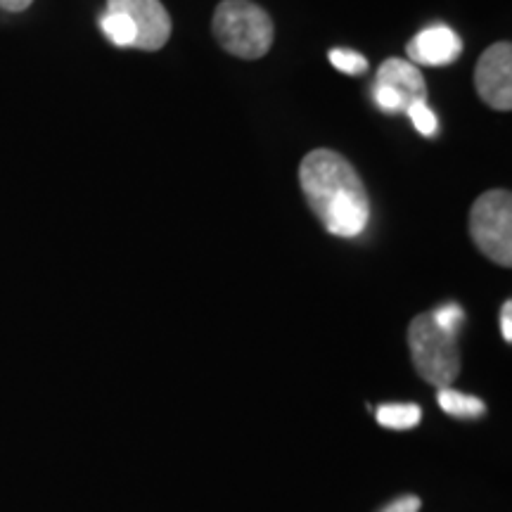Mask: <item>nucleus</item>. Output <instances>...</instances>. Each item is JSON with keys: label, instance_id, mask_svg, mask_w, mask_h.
<instances>
[{"label": "nucleus", "instance_id": "obj_18", "mask_svg": "<svg viewBox=\"0 0 512 512\" xmlns=\"http://www.w3.org/2000/svg\"><path fill=\"white\" fill-rule=\"evenodd\" d=\"M34 0H0V10L5 12H24Z\"/></svg>", "mask_w": 512, "mask_h": 512}, {"label": "nucleus", "instance_id": "obj_1", "mask_svg": "<svg viewBox=\"0 0 512 512\" xmlns=\"http://www.w3.org/2000/svg\"><path fill=\"white\" fill-rule=\"evenodd\" d=\"M299 183L313 214L337 238H356L368 226L370 200L366 185L349 159L339 152H309L299 166Z\"/></svg>", "mask_w": 512, "mask_h": 512}, {"label": "nucleus", "instance_id": "obj_10", "mask_svg": "<svg viewBox=\"0 0 512 512\" xmlns=\"http://www.w3.org/2000/svg\"><path fill=\"white\" fill-rule=\"evenodd\" d=\"M420 420L422 411L415 403H389L377 408V422L387 430H413Z\"/></svg>", "mask_w": 512, "mask_h": 512}, {"label": "nucleus", "instance_id": "obj_3", "mask_svg": "<svg viewBox=\"0 0 512 512\" xmlns=\"http://www.w3.org/2000/svg\"><path fill=\"white\" fill-rule=\"evenodd\" d=\"M458 337L441 330L432 313H420L408 328V347H411L413 366L425 382L437 389L451 387L460 373Z\"/></svg>", "mask_w": 512, "mask_h": 512}, {"label": "nucleus", "instance_id": "obj_8", "mask_svg": "<svg viewBox=\"0 0 512 512\" xmlns=\"http://www.w3.org/2000/svg\"><path fill=\"white\" fill-rule=\"evenodd\" d=\"M375 86H387L399 93L403 105H406V110L413 105V102H425L427 98V83L422 79L420 69L415 67L413 62L396 60V57L382 62V67L377 69Z\"/></svg>", "mask_w": 512, "mask_h": 512}, {"label": "nucleus", "instance_id": "obj_16", "mask_svg": "<svg viewBox=\"0 0 512 512\" xmlns=\"http://www.w3.org/2000/svg\"><path fill=\"white\" fill-rule=\"evenodd\" d=\"M420 510V498L418 496H401L394 503H389L382 512H418Z\"/></svg>", "mask_w": 512, "mask_h": 512}, {"label": "nucleus", "instance_id": "obj_4", "mask_svg": "<svg viewBox=\"0 0 512 512\" xmlns=\"http://www.w3.org/2000/svg\"><path fill=\"white\" fill-rule=\"evenodd\" d=\"M470 235L479 252L494 264L512 266V195L489 190L477 197L470 211Z\"/></svg>", "mask_w": 512, "mask_h": 512}, {"label": "nucleus", "instance_id": "obj_12", "mask_svg": "<svg viewBox=\"0 0 512 512\" xmlns=\"http://www.w3.org/2000/svg\"><path fill=\"white\" fill-rule=\"evenodd\" d=\"M328 57H330V62L335 64V69H339L342 74L358 76V74L368 72V60L361 53H356V50L335 48V50H330Z\"/></svg>", "mask_w": 512, "mask_h": 512}, {"label": "nucleus", "instance_id": "obj_13", "mask_svg": "<svg viewBox=\"0 0 512 512\" xmlns=\"http://www.w3.org/2000/svg\"><path fill=\"white\" fill-rule=\"evenodd\" d=\"M432 318L437 320V325L441 330H446L448 335H453V337H458V332H460V328H463V323H465V313H463V309H460L458 304H446V306H441V309H437L432 313Z\"/></svg>", "mask_w": 512, "mask_h": 512}, {"label": "nucleus", "instance_id": "obj_7", "mask_svg": "<svg viewBox=\"0 0 512 512\" xmlns=\"http://www.w3.org/2000/svg\"><path fill=\"white\" fill-rule=\"evenodd\" d=\"M408 57L415 64H427V67H444L458 60L463 53V41L453 29L437 24V27L422 29L418 36L408 43Z\"/></svg>", "mask_w": 512, "mask_h": 512}, {"label": "nucleus", "instance_id": "obj_2", "mask_svg": "<svg viewBox=\"0 0 512 512\" xmlns=\"http://www.w3.org/2000/svg\"><path fill=\"white\" fill-rule=\"evenodd\" d=\"M211 31L226 53L240 60H259L273 46V19L252 0H223L214 12Z\"/></svg>", "mask_w": 512, "mask_h": 512}, {"label": "nucleus", "instance_id": "obj_11", "mask_svg": "<svg viewBox=\"0 0 512 512\" xmlns=\"http://www.w3.org/2000/svg\"><path fill=\"white\" fill-rule=\"evenodd\" d=\"M100 29L114 46L119 48H136V27L121 12H105L100 19Z\"/></svg>", "mask_w": 512, "mask_h": 512}, {"label": "nucleus", "instance_id": "obj_5", "mask_svg": "<svg viewBox=\"0 0 512 512\" xmlns=\"http://www.w3.org/2000/svg\"><path fill=\"white\" fill-rule=\"evenodd\" d=\"M475 88L491 110H512V46L508 41L494 43L479 57L475 69Z\"/></svg>", "mask_w": 512, "mask_h": 512}, {"label": "nucleus", "instance_id": "obj_9", "mask_svg": "<svg viewBox=\"0 0 512 512\" xmlns=\"http://www.w3.org/2000/svg\"><path fill=\"white\" fill-rule=\"evenodd\" d=\"M439 406L441 411L453 415V418H482L486 413V406L482 399H477V396H470V394H463V392H456V389L446 387V389H439Z\"/></svg>", "mask_w": 512, "mask_h": 512}, {"label": "nucleus", "instance_id": "obj_6", "mask_svg": "<svg viewBox=\"0 0 512 512\" xmlns=\"http://www.w3.org/2000/svg\"><path fill=\"white\" fill-rule=\"evenodd\" d=\"M107 12H121L136 27V48L155 53L171 38V17L159 0H107Z\"/></svg>", "mask_w": 512, "mask_h": 512}, {"label": "nucleus", "instance_id": "obj_17", "mask_svg": "<svg viewBox=\"0 0 512 512\" xmlns=\"http://www.w3.org/2000/svg\"><path fill=\"white\" fill-rule=\"evenodd\" d=\"M501 332L505 342H512V302H505L501 309Z\"/></svg>", "mask_w": 512, "mask_h": 512}, {"label": "nucleus", "instance_id": "obj_14", "mask_svg": "<svg viewBox=\"0 0 512 512\" xmlns=\"http://www.w3.org/2000/svg\"><path fill=\"white\" fill-rule=\"evenodd\" d=\"M408 117H411L413 126L418 128V133L422 136H434L437 133V117H434L427 102H413L411 107L406 110Z\"/></svg>", "mask_w": 512, "mask_h": 512}, {"label": "nucleus", "instance_id": "obj_15", "mask_svg": "<svg viewBox=\"0 0 512 512\" xmlns=\"http://www.w3.org/2000/svg\"><path fill=\"white\" fill-rule=\"evenodd\" d=\"M375 102L382 112H389V114L406 112V105H403L401 95L387 86H375Z\"/></svg>", "mask_w": 512, "mask_h": 512}]
</instances>
